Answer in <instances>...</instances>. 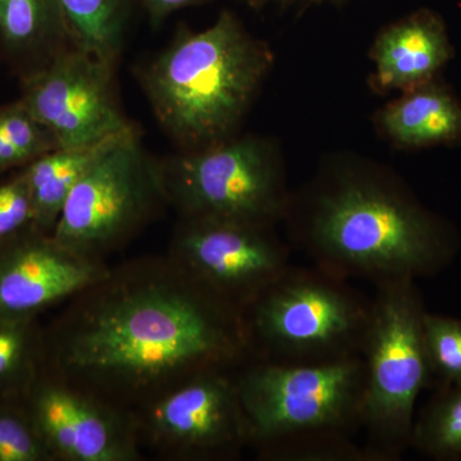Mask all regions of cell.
I'll return each instance as SVG.
<instances>
[{
	"label": "cell",
	"mask_w": 461,
	"mask_h": 461,
	"mask_svg": "<svg viewBox=\"0 0 461 461\" xmlns=\"http://www.w3.org/2000/svg\"><path fill=\"white\" fill-rule=\"evenodd\" d=\"M109 269L29 226L0 241V320L39 318L68 302Z\"/></svg>",
	"instance_id": "cell-13"
},
{
	"label": "cell",
	"mask_w": 461,
	"mask_h": 461,
	"mask_svg": "<svg viewBox=\"0 0 461 461\" xmlns=\"http://www.w3.org/2000/svg\"><path fill=\"white\" fill-rule=\"evenodd\" d=\"M423 329L432 375L446 384H460L461 320L426 312Z\"/></svg>",
	"instance_id": "cell-24"
},
{
	"label": "cell",
	"mask_w": 461,
	"mask_h": 461,
	"mask_svg": "<svg viewBox=\"0 0 461 461\" xmlns=\"http://www.w3.org/2000/svg\"><path fill=\"white\" fill-rule=\"evenodd\" d=\"M371 300L318 266H290L242 309L249 359L321 363L363 354Z\"/></svg>",
	"instance_id": "cell-4"
},
{
	"label": "cell",
	"mask_w": 461,
	"mask_h": 461,
	"mask_svg": "<svg viewBox=\"0 0 461 461\" xmlns=\"http://www.w3.org/2000/svg\"><path fill=\"white\" fill-rule=\"evenodd\" d=\"M76 47L114 65L123 36L122 0H57Z\"/></svg>",
	"instance_id": "cell-19"
},
{
	"label": "cell",
	"mask_w": 461,
	"mask_h": 461,
	"mask_svg": "<svg viewBox=\"0 0 461 461\" xmlns=\"http://www.w3.org/2000/svg\"><path fill=\"white\" fill-rule=\"evenodd\" d=\"M248 2L253 3V5H260V3L268 2V0H248Z\"/></svg>",
	"instance_id": "cell-27"
},
{
	"label": "cell",
	"mask_w": 461,
	"mask_h": 461,
	"mask_svg": "<svg viewBox=\"0 0 461 461\" xmlns=\"http://www.w3.org/2000/svg\"><path fill=\"white\" fill-rule=\"evenodd\" d=\"M115 139L90 147L56 148L21 168L32 195V227L53 233L69 194Z\"/></svg>",
	"instance_id": "cell-17"
},
{
	"label": "cell",
	"mask_w": 461,
	"mask_h": 461,
	"mask_svg": "<svg viewBox=\"0 0 461 461\" xmlns=\"http://www.w3.org/2000/svg\"><path fill=\"white\" fill-rule=\"evenodd\" d=\"M296 240L315 266L375 285L435 275L454 254L432 215L393 185L355 173L315 191Z\"/></svg>",
	"instance_id": "cell-2"
},
{
	"label": "cell",
	"mask_w": 461,
	"mask_h": 461,
	"mask_svg": "<svg viewBox=\"0 0 461 461\" xmlns=\"http://www.w3.org/2000/svg\"><path fill=\"white\" fill-rule=\"evenodd\" d=\"M269 54L223 12L213 25L182 36L142 76L163 129L185 150L224 141L250 104Z\"/></svg>",
	"instance_id": "cell-3"
},
{
	"label": "cell",
	"mask_w": 461,
	"mask_h": 461,
	"mask_svg": "<svg viewBox=\"0 0 461 461\" xmlns=\"http://www.w3.org/2000/svg\"><path fill=\"white\" fill-rule=\"evenodd\" d=\"M58 148L54 136L20 99L0 105V176Z\"/></svg>",
	"instance_id": "cell-21"
},
{
	"label": "cell",
	"mask_w": 461,
	"mask_h": 461,
	"mask_svg": "<svg viewBox=\"0 0 461 461\" xmlns=\"http://www.w3.org/2000/svg\"><path fill=\"white\" fill-rule=\"evenodd\" d=\"M168 204L159 162L135 127L109 144L69 194L53 238L91 262L129 245Z\"/></svg>",
	"instance_id": "cell-7"
},
{
	"label": "cell",
	"mask_w": 461,
	"mask_h": 461,
	"mask_svg": "<svg viewBox=\"0 0 461 461\" xmlns=\"http://www.w3.org/2000/svg\"><path fill=\"white\" fill-rule=\"evenodd\" d=\"M451 54L441 20L417 12L379 35L373 50L379 86L409 91L429 84Z\"/></svg>",
	"instance_id": "cell-14"
},
{
	"label": "cell",
	"mask_w": 461,
	"mask_h": 461,
	"mask_svg": "<svg viewBox=\"0 0 461 461\" xmlns=\"http://www.w3.org/2000/svg\"><path fill=\"white\" fill-rule=\"evenodd\" d=\"M247 360L241 313L168 254L109 267L42 329V371L131 412Z\"/></svg>",
	"instance_id": "cell-1"
},
{
	"label": "cell",
	"mask_w": 461,
	"mask_h": 461,
	"mask_svg": "<svg viewBox=\"0 0 461 461\" xmlns=\"http://www.w3.org/2000/svg\"><path fill=\"white\" fill-rule=\"evenodd\" d=\"M233 371H209L132 412L142 451L169 461L238 460L250 429Z\"/></svg>",
	"instance_id": "cell-9"
},
{
	"label": "cell",
	"mask_w": 461,
	"mask_h": 461,
	"mask_svg": "<svg viewBox=\"0 0 461 461\" xmlns=\"http://www.w3.org/2000/svg\"><path fill=\"white\" fill-rule=\"evenodd\" d=\"M411 446L433 460L461 459V384H446L414 420Z\"/></svg>",
	"instance_id": "cell-20"
},
{
	"label": "cell",
	"mask_w": 461,
	"mask_h": 461,
	"mask_svg": "<svg viewBox=\"0 0 461 461\" xmlns=\"http://www.w3.org/2000/svg\"><path fill=\"white\" fill-rule=\"evenodd\" d=\"M381 124L405 147L448 144L461 140V107L450 94L429 83L388 105Z\"/></svg>",
	"instance_id": "cell-16"
},
{
	"label": "cell",
	"mask_w": 461,
	"mask_h": 461,
	"mask_svg": "<svg viewBox=\"0 0 461 461\" xmlns=\"http://www.w3.org/2000/svg\"><path fill=\"white\" fill-rule=\"evenodd\" d=\"M159 165L168 204L181 218L272 226L286 213L280 169L256 139L185 150Z\"/></svg>",
	"instance_id": "cell-8"
},
{
	"label": "cell",
	"mask_w": 461,
	"mask_h": 461,
	"mask_svg": "<svg viewBox=\"0 0 461 461\" xmlns=\"http://www.w3.org/2000/svg\"><path fill=\"white\" fill-rule=\"evenodd\" d=\"M72 45L57 0H0V57L21 78Z\"/></svg>",
	"instance_id": "cell-15"
},
{
	"label": "cell",
	"mask_w": 461,
	"mask_h": 461,
	"mask_svg": "<svg viewBox=\"0 0 461 461\" xmlns=\"http://www.w3.org/2000/svg\"><path fill=\"white\" fill-rule=\"evenodd\" d=\"M257 455L263 461H375L364 444L346 435L299 437Z\"/></svg>",
	"instance_id": "cell-22"
},
{
	"label": "cell",
	"mask_w": 461,
	"mask_h": 461,
	"mask_svg": "<svg viewBox=\"0 0 461 461\" xmlns=\"http://www.w3.org/2000/svg\"><path fill=\"white\" fill-rule=\"evenodd\" d=\"M233 375L257 454L299 437H355L363 429V354L303 364L249 359Z\"/></svg>",
	"instance_id": "cell-6"
},
{
	"label": "cell",
	"mask_w": 461,
	"mask_h": 461,
	"mask_svg": "<svg viewBox=\"0 0 461 461\" xmlns=\"http://www.w3.org/2000/svg\"><path fill=\"white\" fill-rule=\"evenodd\" d=\"M23 405L53 461L144 459L131 411L42 368Z\"/></svg>",
	"instance_id": "cell-12"
},
{
	"label": "cell",
	"mask_w": 461,
	"mask_h": 461,
	"mask_svg": "<svg viewBox=\"0 0 461 461\" xmlns=\"http://www.w3.org/2000/svg\"><path fill=\"white\" fill-rule=\"evenodd\" d=\"M33 209L23 169L0 184V241L32 226Z\"/></svg>",
	"instance_id": "cell-25"
},
{
	"label": "cell",
	"mask_w": 461,
	"mask_h": 461,
	"mask_svg": "<svg viewBox=\"0 0 461 461\" xmlns=\"http://www.w3.org/2000/svg\"><path fill=\"white\" fill-rule=\"evenodd\" d=\"M202 0H144L149 14L154 21H160L178 9L196 5Z\"/></svg>",
	"instance_id": "cell-26"
},
{
	"label": "cell",
	"mask_w": 461,
	"mask_h": 461,
	"mask_svg": "<svg viewBox=\"0 0 461 461\" xmlns=\"http://www.w3.org/2000/svg\"><path fill=\"white\" fill-rule=\"evenodd\" d=\"M39 318L0 320V402H23L42 368Z\"/></svg>",
	"instance_id": "cell-18"
},
{
	"label": "cell",
	"mask_w": 461,
	"mask_h": 461,
	"mask_svg": "<svg viewBox=\"0 0 461 461\" xmlns=\"http://www.w3.org/2000/svg\"><path fill=\"white\" fill-rule=\"evenodd\" d=\"M113 66L72 45L21 78L20 100L58 148L112 140L133 129L115 96Z\"/></svg>",
	"instance_id": "cell-10"
},
{
	"label": "cell",
	"mask_w": 461,
	"mask_h": 461,
	"mask_svg": "<svg viewBox=\"0 0 461 461\" xmlns=\"http://www.w3.org/2000/svg\"><path fill=\"white\" fill-rule=\"evenodd\" d=\"M168 256L240 313L291 266L271 226L218 218H181Z\"/></svg>",
	"instance_id": "cell-11"
},
{
	"label": "cell",
	"mask_w": 461,
	"mask_h": 461,
	"mask_svg": "<svg viewBox=\"0 0 461 461\" xmlns=\"http://www.w3.org/2000/svg\"><path fill=\"white\" fill-rule=\"evenodd\" d=\"M0 461H53L23 402H0Z\"/></svg>",
	"instance_id": "cell-23"
},
{
	"label": "cell",
	"mask_w": 461,
	"mask_h": 461,
	"mask_svg": "<svg viewBox=\"0 0 461 461\" xmlns=\"http://www.w3.org/2000/svg\"><path fill=\"white\" fill-rule=\"evenodd\" d=\"M414 281L375 285L371 300L363 348L362 430L364 446L375 461L400 460L411 447L415 403L432 377L424 339L426 309Z\"/></svg>",
	"instance_id": "cell-5"
}]
</instances>
